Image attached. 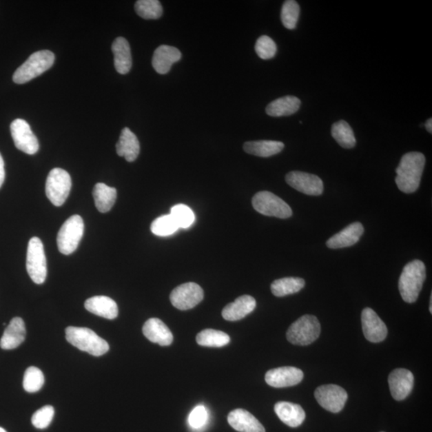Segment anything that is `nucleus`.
Returning <instances> with one entry per match:
<instances>
[{"mask_svg": "<svg viewBox=\"0 0 432 432\" xmlns=\"http://www.w3.org/2000/svg\"><path fill=\"white\" fill-rule=\"evenodd\" d=\"M425 163V156L421 152H409L401 158L395 171V183L402 192L411 194L418 190Z\"/></svg>", "mask_w": 432, "mask_h": 432, "instance_id": "obj_1", "label": "nucleus"}, {"mask_svg": "<svg viewBox=\"0 0 432 432\" xmlns=\"http://www.w3.org/2000/svg\"><path fill=\"white\" fill-rule=\"evenodd\" d=\"M426 280V267L423 262L415 260L404 267L399 280L402 299L413 304L418 299Z\"/></svg>", "mask_w": 432, "mask_h": 432, "instance_id": "obj_2", "label": "nucleus"}, {"mask_svg": "<svg viewBox=\"0 0 432 432\" xmlns=\"http://www.w3.org/2000/svg\"><path fill=\"white\" fill-rule=\"evenodd\" d=\"M65 331L68 342L82 351L101 356L109 351L108 342L87 327H68Z\"/></svg>", "mask_w": 432, "mask_h": 432, "instance_id": "obj_3", "label": "nucleus"}, {"mask_svg": "<svg viewBox=\"0 0 432 432\" xmlns=\"http://www.w3.org/2000/svg\"><path fill=\"white\" fill-rule=\"evenodd\" d=\"M54 62V54L48 50L34 52L13 74V81L23 84L41 76L51 68Z\"/></svg>", "mask_w": 432, "mask_h": 432, "instance_id": "obj_4", "label": "nucleus"}, {"mask_svg": "<svg viewBox=\"0 0 432 432\" xmlns=\"http://www.w3.org/2000/svg\"><path fill=\"white\" fill-rule=\"evenodd\" d=\"M321 327L314 316L305 315L298 319L287 331V339L292 344L307 346L320 336Z\"/></svg>", "mask_w": 432, "mask_h": 432, "instance_id": "obj_5", "label": "nucleus"}, {"mask_svg": "<svg viewBox=\"0 0 432 432\" xmlns=\"http://www.w3.org/2000/svg\"><path fill=\"white\" fill-rule=\"evenodd\" d=\"M84 223L81 216L74 215L64 222L57 236L59 251L63 255H71L81 243Z\"/></svg>", "mask_w": 432, "mask_h": 432, "instance_id": "obj_6", "label": "nucleus"}, {"mask_svg": "<svg viewBox=\"0 0 432 432\" xmlns=\"http://www.w3.org/2000/svg\"><path fill=\"white\" fill-rule=\"evenodd\" d=\"M27 271L37 285H42L48 275L47 259L43 245L38 237H32L28 243L27 253Z\"/></svg>", "mask_w": 432, "mask_h": 432, "instance_id": "obj_7", "label": "nucleus"}, {"mask_svg": "<svg viewBox=\"0 0 432 432\" xmlns=\"http://www.w3.org/2000/svg\"><path fill=\"white\" fill-rule=\"evenodd\" d=\"M72 188V178L61 168H54L48 174L46 181V195L52 205L61 207L67 200Z\"/></svg>", "mask_w": 432, "mask_h": 432, "instance_id": "obj_8", "label": "nucleus"}, {"mask_svg": "<svg viewBox=\"0 0 432 432\" xmlns=\"http://www.w3.org/2000/svg\"><path fill=\"white\" fill-rule=\"evenodd\" d=\"M254 209L266 216L287 218L292 216V210L282 198L270 192H260L252 198Z\"/></svg>", "mask_w": 432, "mask_h": 432, "instance_id": "obj_9", "label": "nucleus"}, {"mask_svg": "<svg viewBox=\"0 0 432 432\" xmlns=\"http://www.w3.org/2000/svg\"><path fill=\"white\" fill-rule=\"evenodd\" d=\"M203 291L196 282H186L178 286L170 295L172 305L176 309L186 311L193 309L203 300Z\"/></svg>", "mask_w": 432, "mask_h": 432, "instance_id": "obj_10", "label": "nucleus"}, {"mask_svg": "<svg viewBox=\"0 0 432 432\" xmlns=\"http://www.w3.org/2000/svg\"><path fill=\"white\" fill-rule=\"evenodd\" d=\"M315 397L322 408L338 413L344 409L349 396L342 387L336 384H326L317 387Z\"/></svg>", "mask_w": 432, "mask_h": 432, "instance_id": "obj_11", "label": "nucleus"}, {"mask_svg": "<svg viewBox=\"0 0 432 432\" xmlns=\"http://www.w3.org/2000/svg\"><path fill=\"white\" fill-rule=\"evenodd\" d=\"M10 128H11L14 146L19 150L28 154V155H34V154L37 153L39 148V141L26 121L17 119L12 123Z\"/></svg>", "mask_w": 432, "mask_h": 432, "instance_id": "obj_12", "label": "nucleus"}, {"mask_svg": "<svg viewBox=\"0 0 432 432\" xmlns=\"http://www.w3.org/2000/svg\"><path fill=\"white\" fill-rule=\"evenodd\" d=\"M286 182L294 189L307 196H320L324 192V183L319 176L312 174L293 171L286 176Z\"/></svg>", "mask_w": 432, "mask_h": 432, "instance_id": "obj_13", "label": "nucleus"}, {"mask_svg": "<svg viewBox=\"0 0 432 432\" xmlns=\"http://www.w3.org/2000/svg\"><path fill=\"white\" fill-rule=\"evenodd\" d=\"M304 379V372L295 367H282L271 369L265 375L266 383L276 389L299 384Z\"/></svg>", "mask_w": 432, "mask_h": 432, "instance_id": "obj_14", "label": "nucleus"}, {"mask_svg": "<svg viewBox=\"0 0 432 432\" xmlns=\"http://www.w3.org/2000/svg\"><path fill=\"white\" fill-rule=\"evenodd\" d=\"M362 329L366 339L371 342H380L386 339L387 327L374 310L367 307L362 311Z\"/></svg>", "mask_w": 432, "mask_h": 432, "instance_id": "obj_15", "label": "nucleus"}, {"mask_svg": "<svg viewBox=\"0 0 432 432\" xmlns=\"http://www.w3.org/2000/svg\"><path fill=\"white\" fill-rule=\"evenodd\" d=\"M414 376L409 370L404 369H395L389 377V384L392 397L397 400H404L413 389Z\"/></svg>", "mask_w": 432, "mask_h": 432, "instance_id": "obj_16", "label": "nucleus"}, {"mask_svg": "<svg viewBox=\"0 0 432 432\" xmlns=\"http://www.w3.org/2000/svg\"><path fill=\"white\" fill-rule=\"evenodd\" d=\"M364 232V227L360 222L351 223L339 233L330 238L327 241V247L331 249H340V248L353 246L358 243L360 237Z\"/></svg>", "mask_w": 432, "mask_h": 432, "instance_id": "obj_17", "label": "nucleus"}, {"mask_svg": "<svg viewBox=\"0 0 432 432\" xmlns=\"http://www.w3.org/2000/svg\"><path fill=\"white\" fill-rule=\"evenodd\" d=\"M228 424L240 432H266L265 426L254 415L245 409L233 410L227 416Z\"/></svg>", "mask_w": 432, "mask_h": 432, "instance_id": "obj_18", "label": "nucleus"}, {"mask_svg": "<svg viewBox=\"0 0 432 432\" xmlns=\"http://www.w3.org/2000/svg\"><path fill=\"white\" fill-rule=\"evenodd\" d=\"M143 333L148 340L161 346L172 344L173 335L168 327L158 318H152L143 327Z\"/></svg>", "mask_w": 432, "mask_h": 432, "instance_id": "obj_19", "label": "nucleus"}, {"mask_svg": "<svg viewBox=\"0 0 432 432\" xmlns=\"http://www.w3.org/2000/svg\"><path fill=\"white\" fill-rule=\"evenodd\" d=\"M182 58L180 50L167 45L156 48L152 58V66L156 72L165 74L170 72L173 63L178 62Z\"/></svg>", "mask_w": 432, "mask_h": 432, "instance_id": "obj_20", "label": "nucleus"}, {"mask_svg": "<svg viewBox=\"0 0 432 432\" xmlns=\"http://www.w3.org/2000/svg\"><path fill=\"white\" fill-rule=\"evenodd\" d=\"M256 301L251 296H242L222 311L223 319L227 321H238L243 319L256 309Z\"/></svg>", "mask_w": 432, "mask_h": 432, "instance_id": "obj_21", "label": "nucleus"}, {"mask_svg": "<svg viewBox=\"0 0 432 432\" xmlns=\"http://www.w3.org/2000/svg\"><path fill=\"white\" fill-rule=\"evenodd\" d=\"M26 338V327L21 318H13L0 340L3 350H12L23 344Z\"/></svg>", "mask_w": 432, "mask_h": 432, "instance_id": "obj_22", "label": "nucleus"}, {"mask_svg": "<svg viewBox=\"0 0 432 432\" xmlns=\"http://www.w3.org/2000/svg\"><path fill=\"white\" fill-rule=\"evenodd\" d=\"M275 412L280 420L291 428H298L306 418V413L299 404L290 402H278L275 405Z\"/></svg>", "mask_w": 432, "mask_h": 432, "instance_id": "obj_23", "label": "nucleus"}, {"mask_svg": "<svg viewBox=\"0 0 432 432\" xmlns=\"http://www.w3.org/2000/svg\"><path fill=\"white\" fill-rule=\"evenodd\" d=\"M116 70L121 74H127L132 67L131 48L127 39L118 37L112 46Z\"/></svg>", "mask_w": 432, "mask_h": 432, "instance_id": "obj_24", "label": "nucleus"}, {"mask_svg": "<svg viewBox=\"0 0 432 432\" xmlns=\"http://www.w3.org/2000/svg\"><path fill=\"white\" fill-rule=\"evenodd\" d=\"M141 145L138 138L128 127L122 130L120 140L116 143L119 156L125 158L127 162H134L140 155Z\"/></svg>", "mask_w": 432, "mask_h": 432, "instance_id": "obj_25", "label": "nucleus"}, {"mask_svg": "<svg viewBox=\"0 0 432 432\" xmlns=\"http://www.w3.org/2000/svg\"><path fill=\"white\" fill-rule=\"evenodd\" d=\"M84 306L88 311L107 320L116 319L119 314L116 302L107 296L92 297L86 300Z\"/></svg>", "mask_w": 432, "mask_h": 432, "instance_id": "obj_26", "label": "nucleus"}, {"mask_svg": "<svg viewBox=\"0 0 432 432\" xmlns=\"http://www.w3.org/2000/svg\"><path fill=\"white\" fill-rule=\"evenodd\" d=\"M301 101L299 98L287 96L276 99L266 107V113L272 117L291 116L299 111Z\"/></svg>", "mask_w": 432, "mask_h": 432, "instance_id": "obj_27", "label": "nucleus"}, {"mask_svg": "<svg viewBox=\"0 0 432 432\" xmlns=\"http://www.w3.org/2000/svg\"><path fill=\"white\" fill-rule=\"evenodd\" d=\"M284 148V143L274 141H251L243 144V150L245 152L250 155L264 158L277 155Z\"/></svg>", "mask_w": 432, "mask_h": 432, "instance_id": "obj_28", "label": "nucleus"}, {"mask_svg": "<svg viewBox=\"0 0 432 432\" xmlns=\"http://www.w3.org/2000/svg\"><path fill=\"white\" fill-rule=\"evenodd\" d=\"M93 197L98 211L106 213L115 205L117 191L115 187H109L105 183H98L94 187Z\"/></svg>", "mask_w": 432, "mask_h": 432, "instance_id": "obj_29", "label": "nucleus"}, {"mask_svg": "<svg viewBox=\"0 0 432 432\" xmlns=\"http://www.w3.org/2000/svg\"><path fill=\"white\" fill-rule=\"evenodd\" d=\"M305 286V281L301 278L287 277L272 282L271 290L276 297H284L299 292Z\"/></svg>", "mask_w": 432, "mask_h": 432, "instance_id": "obj_30", "label": "nucleus"}, {"mask_svg": "<svg viewBox=\"0 0 432 432\" xmlns=\"http://www.w3.org/2000/svg\"><path fill=\"white\" fill-rule=\"evenodd\" d=\"M331 136L342 147L353 148L356 144L354 132L345 121H340L331 127Z\"/></svg>", "mask_w": 432, "mask_h": 432, "instance_id": "obj_31", "label": "nucleus"}, {"mask_svg": "<svg viewBox=\"0 0 432 432\" xmlns=\"http://www.w3.org/2000/svg\"><path fill=\"white\" fill-rule=\"evenodd\" d=\"M196 342L203 347H222L229 344L231 338L221 331L205 329L197 335Z\"/></svg>", "mask_w": 432, "mask_h": 432, "instance_id": "obj_32", "label": "nucleus"}, {"mask_svg": "<svg viewBox=\"0 0 432 432\" xmlns=\"http://www.w3.org/2000/svg\"><path fill=\"white\" fill-rule=\"evenodd\" d=\"M135 9L138 16L144 19H160L163 14V7L158 0H138Z\"/></svg>", "mask_w": 432, "mask_h": 432, "instance_id": "obj_33", "label": "nucleus"}, {"mask_svg": "<svg viewBox=\"0 0 432 432\" xmlns=\"http://www.w3.org/2000/svg\"><path fill=\"white\" fill-rule=\"evenodd\" d=\"M300 13V5L294 0H287L281 10V21L288 30L296 29Z\"/></svg>", "mask_w": 432, "mask_h": 432, "instance_id": "obj_34", "label": "nucleus"}, {"mask_svg": "<svg viewBox=\"0 0 432 432\" xmlns=\"http://www.w3.org/2000/svg\"><path fill=\"white\" fill-rule=\"evenodd\" d=\"M23 384L24 390L30 393L41 390L44 384V376L42 371L37 367H28L25 371Z\"/></svg>", "mask_w": 432, "mask_h": 432, "instance_id": "obj_35", "label": "nucleus"}, {"mask_svg": "<svg viewBox=\"0 0 432 432\" xmlns=\"http://www.w3.org/2000/svg\"><path fill=\"white\" fill-rule=\"evenodd\" d=\"M171 216L180 228H188L195 222L196 216L191 208L185 205H177L172 207Z\"/></svg>", "mask_w": 432, "mask_h": 432, "instance_id": "obj_36", "label": "nucleus"}, {"mask_svg": "<svg viewBox=\"0 0 432 432\" xmlns=\"http://www.w3.org/2000/svg\"><path fill=\"white\" fill-rule=\"evenodd\" d=\"M178 227L171 215H165L154 220L151 225V231L158 236H168L174 234Z\"/></svg>", "mask_w": 432, "mask_h": 432, "instance_id": "obj_37", "label": "nucleus"}, {"mask_svg": "<svg viewBox=\"0 0 432 432\" xmlns=\"http://www.w3.org/2000/svg\"><path fill=\"white\" fill-rule=\"evenodd\" d=\"M256 52L262 59L267 61L274 58L277 52V46L274 41L267 36H262L257 39L256 46Z\"/></svg>", "mask_w": 432, "mask_h": 432, "instance_id": "obj_38", "label": "nucleus"}, {"mask_svg": "<svg viewBox=\"0 0 432 432\" xmlns=\"http://www.w3.org/2000/svg\"><path fill=\"white\" fill-rule=\"evenodd\" d=\"M54 409L52 406L43 407L34 412L32 418V423L34 428L38 429H45L51 424L54 418Z\"/></svg>", "mask_w": 432, "mask_h": 432, "instance_id": "obj_39", "label": "nucleus"}, {"mask_svg": "<svg viewBox=\"0 0 432 432\" xmlns=\"http://www.w3.org/2000/svg\"><path fill=\"white\" fill-rule=\"evenodd\" d=\"M208 412L207 409L203 405H198L192 410L189 417H188V424H189L191 428L194 430H200L205 428L207 424Z\"/></svg>", "mask_w": 432, "mask_h": 432, "instance_id": "obj_40", "label": "nucleus"}, {"mask_svg": "<svg viewBox=\"0 0 432 432\" xmlns=\"http://www.w3.org/2000/svg\"><path fill=\"white\" fill-rule=\"evenodd\" d=\"M5 180L4 161L1 154H0V188L3 185Z\"/></svg>", "mask_w": 432, "mask_h": 432, "instance_id": "obj_41", "label": "nucleus"}, {"mask_svg": "<svg viewBox=\"0 0 432 432\" xmlns=\"http://www.w3.org/2000/svg\"><path fill=\"white\" fill-rule=\"evenodd\" d=\"M425 127L426 129V131H428L430 134L432 133V120L431 118L429 119L428 121H426V123H425Z\"/></svg>", "mask_w": 432, "mask_h": 432, "instance_id": "obj_42", "label": "nucleus"}, {"mask_svg": "<svg viewBox=\"0 0 432 432\" xmlns=\"http://www.w3.org/2000/svg\"><path fill=\"white\" fill-rule=\"evenodd\" d=\"M429 310H430V312L432 313V295H431V298H430V307H429Z\"/></svg>", "mask_w": 432, "mask_h": 432, "instance_id": "obj_43", "label": "nucleus"}, {"mask_svg": "<svg viewBox=\"0 0 432 432\" xmlns=\"http://www.w3.org/2000/svg\"><path fill=\"white\" fill-rule=\"evenodd\" d=\"M0 432H7L6 430L3 429V428H0Z\"/></svg>", "mask_w": 432, "mask_h": 432, "instance_id": "obj_44", "label": "nucleus"}]
</instances>
